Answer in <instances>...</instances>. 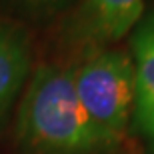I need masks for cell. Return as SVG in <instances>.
<instances>
[{"instance_id":"obj_1","label":"cell","mask_w":154,"mask_h":154,"mask_svg":"<svg viewBox=\"0 0 154 154\" xmlns=\"http://www.w3.org/2000/svg\"><path fill=\"white\" fill-rule=\"evenodd\" d=\"M16 136L30 154H116L82 108L72 66L36 68L18 108Z\"/></svg>"},{"instance_id":"obj_2","label":"cell","mask_w":154,"mask_h":154,"mask_svg":"<svg viewBox=\"0 0 154 154\" xmlns=\"http://www.w3.org/2000/svg\"><path fill=\"white\" fill-rule=\"evenodd\" d=\"M72 80L90 122L118 154L134 108V66L130 54L112 48L88 50L72 66Z\"/></svg>"},{"instance_id":"obj_3","label":"cell","mask_w":154,"mask_h":154,"mask_svg":"<svg viewBox=\"0 0 154 154\" xmlns=\"http://www.w3.org/2000/svg\"><path fill=\"white\" fill-rule=\"evenodd\" d=\"M144 0H84L72 14L66 38L86 52L112 44L138 24Z\"/></svg>"},{"instance_id":"obj_4","label":"cell","mask_w":154,"mask_h":154,"mask_svg":"<svg viewBox=\"0 0 154 154\" xmlns=\"http://www.w3.org/2000/svg\"><path fill=\"white\" fill-rule=\"evenodd\" d=\"M134 66V108L132 122L146 148L154 154V8L142 14L130 36Z\"/></svg>"},{"instance_id":"obj_5","label":"cell","mask_w":154,"mask_h":154,"mask_svg":"<svg viewBox=\"0 0 154 154\" xmlns=\"http://www.w3.org/2000/svg\"><path fill=\"white\" fill-rule=\"evenodd\" d=\"M30 70L28 38L20 28L0 22V120L20 94Z\"/></svg>"},{"instance_id":"obj_6","label":"cell","mask_w":154,"mask_h":154,"mask_svg":"<svg viewBox=\"0 0 154 154\" xmlns=\"http://www.w3.org/2000/svg\"><path fill=\"white\" fill-rule=\"evenodd\" d=\"M28 6H32V8H52V6L60 4V2H64V0H24Z\"/></svg>"}]
</instances>
